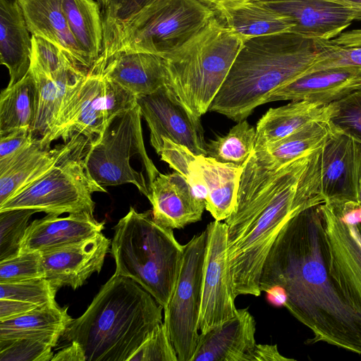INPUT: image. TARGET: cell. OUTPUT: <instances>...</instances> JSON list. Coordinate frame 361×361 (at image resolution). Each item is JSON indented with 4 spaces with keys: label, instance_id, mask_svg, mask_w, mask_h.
<instances>
[{
    "label": "cell",
    "instance_id": "obj_1",
    "mask_svg": "<svg viewBox=\"0 0 361 361\" xmlns=\"http://www.w3.org/2000/svg\"><path fill=\"white\" fill-rule=\"evenodd\" d=\"M261 291L275 293L313 338L361 355V317L330 274V252L321 204L291 218L266 258Z\"/></svg>",
    "mask_w": 361,
    "mask_h": 361
},
{
    "label": "cell",
    "instance_id": "obj_2",
    "mask_svg": "<svg viewBox=\"0 0 361 361\" xmlns=\"http://www.w3.org/2000/svg\"><path fill=\"white\" fill-rule=\"evenodd\" d=\"M321 149L276 170L260 168L250 158L244 164L235 207L224 220L235 297L260 295L264 264L281 229L302 210L325 202Z\"/></svg>",
    "mask_w": 361,
    "mask_h": 361
},
{
    "label": "cell",
    "instance_id": "obj_3",
    "mask_svg": "<svg viewBox=\"0 0 361 361\" xmlns=\"http://www.w3.org/2000/svg\"><path fill=\"white\" fill-rule=\"evenodd\" d=\"M322 41L291 32L244 41L209 111L236 122L246 119L274 91L309 71Z\"/></svg>",
    "mask_w": 361,
    "mask_h": 361
},
{
    "label": "cell",
    "instance_id": "obj_4",
    "mask_svg": "<svg viewBox=\"0 0 361 361\" xmlns=\"http://www.w3.org/2000/svg\"><path fill=\"white\" fill-rule=\"evenodd\" d=\"M163 310L135 281L114 274L61 339L78 343L86 361H129L163 322Z\"/></svg>",
    "mask_w": 361,
    "mask_h": 361
},
{
    "label": "cell",
    "instance_id": "obj_5",
    "mask_svg": "<svg viewBox=\"0 0 361 361\" xmlns=\"http://www.w3.org/2000/svg\"><path fill=\"white\" fill-rule=\"evenodd\" d=\"M111 253L117 275L135 281L164 307L176 285L184 245L173 229L157 223L151 211L130 207L114 227Z\"/></svg>",
    "mask_w": 361,
    "mask_h": 361
},
{
    "label": "cell",
    "instance_id": "obj_6",
    "mask_svg": "<svg viewBox=\"0 0 361 361\" xmlns=\"http://www.w3.org/2000/svg\"><path fill=\"white\" fill-rule=\"evenodd\" d=\"M244 40L216 16L197 35L164 58L166 86L192 114L207 111Z\"/></svg>",
    "mask_w": 361,
    "mask_h": 361
},
{
    "label": "cell",
    "instance_id": "obj_7",
    "mask_svg": "<svg viewBox=\"0 0 361 361\" xmlns=\"http://www.w3.org/2000/svg\"><path fill=\"white\" fill-rule=\"evenodd\" d=\"M199 0H155L125 24L101 56L145 52L165 58L185 44L216 17Z\"/></svg>",
    "mask_w": 361,
    "mask_h": 361
},
{
    "label": "cell",
    "instance_id": "obj_8",
    "mask_svg": "<svg viewBox=\"0 0 361 361\" xmlns=\"http://www.w3.org/2000/svg\"><path fill=\"white\" fill-rule=\"evenodd\" d=\"M106 63L100 56L86 74L70 87L51 130L40 137L44 147H50L52 142L60 138L67 142L78 134L93 144L112 119L137 104L135 96L105 77Z\"/></svg>",
    "mask_w": 361,
    "mask_h": 361
},
{
    "label": "cell",
    "instance_id": "obj_9",
    "mask_svg": "<svg viewBox=\"0 0 361 361\" xmlns=\"http://www.w3.org/2000/svg\"><path fill=\"white\" fill-rule=\"evenodd\" d=\"M141 118L137 104L117 115L102 137L88 144L85 160L90 174L102 187L129 183L147 197L149 185L159 171L147 153Z\"/></svg>",
    "mask_w": 361,
    "mask_h": 361
},
{
    "label": "cell",
    "instance_id": "obj_10",
    "mask_svg": "<svg viewBox=\"0 0 361 361\" xmlns=\"http://www.w3.org/2000/svg\"><path fill=\"white\" fill-rule=\"evenodd\" d=\"M89 142L83 140L41 178L0 205V211L32 209L37 212L94 214V192H106L90 174L85 155Z\"/></svg>",
    "mask_w": 361,
    "mask_h": 361
},
{
    "label": "cell",
    "instance_id": "obj_11",
    "mask_svg": "<svg viewBox=\"0 0 361 361\" xmlns=\"http://www.w3.org/2000/svg\"><path fill=\"white\" fill-rule=\"evenodd\" d=\"M206 246V229L184 245L176 285L164 307V323L178 361H191L200 334L198 320Z\"/></svg>",
    "mask_w": 361,
    "mask_h": 361
},
{
    "label": "cell",
    "instance_id": "obj_12",
    "mask_svg": "<svg viewBox=\"0 0 361 361\" xmlns=\"http://www.w3.org/2000/svg\"><path fill=\"white\" fill-rule=\"evenodd\" d=\"M330 252V274L361 317V226L345 202L321 204Z\"/></svg>",
    "mask_w": 361,
    "mask_h": 361
},
{
    "label": "cell",
    "instance_id": "obj_13",
    "mask_svg": "<svg viewBox=\"0 0 361 361\" xmlns=\"http://www.w3.org/2000/svg\"><path fill=\"white\" fill-rule=\"evenodd\" d=\"M207 246L203 267L202 299L198 320L200 333L235 315L225 223L214 220L207 228Z\"/></svg>",
    "mask_w": 361,
    "mask_h": 361
},
{
    "label": "cell",
    "instance_id": "obj_14",
    "mask_svg": "<svg viewBox=\"0 0 361 361\" xmlns=\"http://www.w3.org/2000/svg\"><path fill=\"white\" fill-rule=\"evenodd\" d=\"M142 117L150 131V143L159 154L163 138L186 147L195 155L207 156L201 117L190 113L166 85L137 98Z\"/></svg>",
    "mask_w": 361,
    "mask_h": 361
},
{
    "label": "cell",
    "instance_id": "obj_15",
    "mask_svg": "<svg viewBox=\"0 0 361 361\" xmlns=\"http://www.w3.org/2000/svg\"><path fill=\"white\" fill-rule=\"evenodd\" d=\"M258 1L290 19L291 32L314 40H331L361 20V9L339 0Z\"/></svg>",
    "mask_w": 361,
    "mask_h": 361
},
{
    "label": "cell",
    "instance_id": "obj_16",
    "mask_svg": "<svg viewBox=\"0 0 361 361\" xmlns=\"http://www.w3.org/2000/svg\"><path fill=\"white\" fill-rule=\"evenodd\" d=\"M111 241L102 233L80 242L41 252L45 278L57 290L76 289L99 273Z\"/></svg>",
    "mask_w": 361,
    "mask_h": 361
},
{
    "label": "cell",
    "instance_id": "obj_17",
    "mask_svg": "<svg viewBox=\"0 0 361 361\" xmlns=\"http://www.w3.org/2000/svg\"><path fill=\"white\" fill-rule=\"evenodd\" d=\"M361 144L336 131L321 149V190L325 202L357 203Z\"/></svg>",
    "mask_w": 361,
    "mask_h": 361
},
{
    "label": "cell",
    "instance_id": "obj_18",
    "mask_svg": "<svg viewBox=\"0 0 361 361\" xmlns=\"http://www.w3.org/2000/svg\"><path fill=\"white\" fill-rule=\"evenodd\" d=\"M85 138L75 135L54 148L44 147L35 137L14 155L0 160V205L49 171Z\"/></svg>",
    "mask_w": 361,
    "mask_h": 361
},
{
    "label": "cell",
    "instance_id": "obj_19",
    "mask_svg": "<svg viewBox=\"0 0 361 361\" xmlns=\"http://www.w3.org/2000/svg\"><path fill=\"white\" fill-rule=\"evenodd\" d=\"M256 322L247 309L200 333L191 361H253Z\"/></svg>",
    "mask_w": 361,
    "mask_h": 361
},
{
    "label": "cell",
    "instance_id": "obj_20",
    "mask_svg": "<svg viewBox=\"0 0 361 361\" xmlns=\"http://www.w3.org/2000/svg\"><path fill=\"white\" fill-rule=\"evenodd\" d=\"M149 192L147 199L152 206V216L159 224L180 229L202 219L205 201L195 195L187 180L178 172H159L149 185Z\"/></svg>",
    "mask_w": 361,
    "mask_h": 361
},
{
    "label": "cell",
    "instance_id": "obj_21",
    "mask_svg": "<svg viewBox=\"0 0 361 361\" xmlns=\"http://www.w3.org/2000/svg\"><path fill=\"white\" fill-rule=\"evenodd\" d=\"M361 88V67H338L305 73L274 91L267 102L290 100L329 104Z\"/></svg>",
    "mask_w": 361,
    "mask_h": 361
},
{
    "label": "cell",
    "instance_id": "obj_22",
    "mask_svg": "<svg viewBox=\"0 0 361 361\" xmlns=\"http://www.w3.org/2000/svg\"><path fill=\"white\" fill-rule=\"evenodd\" d=\"M104 228V221H98L88 212L71 213L65 217L47 214L29 224L20 253L43 252L75 243L102 232Z\"/></svg>",
    "mask_w": 361,
    "mask_h": 361
},
{
    "label": "cell",
    "instance_id": "obj_23",
    "mask_svg": "<svg viewBox=\"0 0 361 361\" xmlns=\"http://www.w3.org/2000/svg\"><path fill=\"white\" fill-rule=\"evenodd\" d=\"M32 35L42 37L64 51L80 67L93 64L74 37L63 11V0H16Z\"/></svg>",
    "mask_w": 361,
    "mask_h": 361
},
{
    "label": "cell",
    "instance_id": "obj_24",
    "mask_svg": "<svg viewBox=\"0 0 361 361\" xmlns=\"http://www.w3.org/2000/svg\"><path fill=\"white\" fill-rule=\"evenodd\" d=\"M104 73L136 98L154 92L166 82L164 59L149 53H116L106 61Z\"/></svg>",
    "mask_w": 361,
    "mask_h": 361
},
{
    "label": "cell",
    "instance_id": "obj_25",
    "mask_svg": "<svg viewBox=\"0 0 361 361\" xmlns=\"http://www.w3.org/2000/svg\"><path fill=\"white\" fill-rule=\"evenodd\" d=\"M16 0H0V62L8 70L11 87L28 73L32 36Z\"/></svg>",
    "mask_w": 361,
    "mask_h": 361
},
{
    "label": "cell",
    "instance_id": "obj_26",
    "mask_svg": "<svg viewBox=\"0 0 361 361\" xmlns=\"http://www.w3.org/2000/svg\"><path fill=\"white\" fill-rule=\"evenodd\" d=\"M216 16L244 41L291 32L292 21L258 0H238L214 8Z\"/></svg>",
    "mask_w": 361,
    "mask_h": 361
},
{
    "label": "cell",
    "instance_id": "obj_27",
    "mask_svg": "<svg viewBox=\"0 0 361 361\" xmlns=\"http://www.w3.org/2000/svg\"><path fill=\"white\" fill-rule=\"evenodd\" d=\"M331 111V103L310 101H292L270 108L257 123L254 151L281 140L312 121L329 120Z\"/></svg>",
    "mask_w": 361,
    "mask_h": 361
},
{
    "label": "cell",
    "instance_id": "obj_28",
    "mask_svg": "<svg viewBox=\"0 0 361 361\" xmlns=\"http://www.w3.org/2000/svg\"><path fill=\"white\" fill-rule=\"evenodd\" d=\"M335 132L329 120L314 121L276 142L253 151L250 159L260 168L276 170L321 149Z\"/></svg>",
    "mask_w": 361,
    "mask_h": 361
},
{
    "label": "cell",
    "instance_id": "obj_29",
    "mask_svg": "<svg viewBox=\"0 0 361 361\" xmlns=\"http://www.w3.org/2000/svg\"><path fill=\"white\" fill-rule=\"evenodd\" d=\"M197 161L206 183L205 209L215 220H225L235 207L243 166L203 155Z\"/></svg>",
    "mask_w": 361,
    "mask_h": 361
},
{
    "label": "cell",
    "instance_id": "obj_30",
    "mask_svg": "<svg viewBox=\"0 0 361 361\" xmlns=\"http://www.w3.org/2000/svg\"><path fill=\"white\" fill-rule=\"evenodd\" d=\"M30 69L37 81L39 96L37 114L31 130L34 136L38 135L43 137L51 130L68 89L87 71L74 66L53 79L33 64Z\"/></svg>",
    "mask_w": 361,
    "mask_h": 361
},
{
    "label": "cell",
    "instance_id": "obj_31",
    "mask_svg": "<svg viewBox=\"0 0 361 361\" xmlns=\"http://www.w3.org/2000/svg\"><path fill=\"white\" fill-rule=\"evenodd\" d=\"M73 320L68 314L67 307H61L56 302L49 303L18 317L0 321V339L52 335L62 336Z\"/></svg>",
    "mask_w": 361,
    "mask_h": 361
},
{
    "label": "cell",
    "instance_id": "obj_32",
    "mask_svg": "<svg viewBox=\"0 0 361 361\" xmlns=\"http://www.w3.org/2000/svg\"><path fill=\"white\" fill-rule=\"evenodd\" d=\"M100 6L94 0L62 1L68 25L93 65L103 51L104 28Z\"/></svg>",
    "mask_w": 361,
    "mask_h": 361
},
{
    "label": "cell",
    "instance_id": "obj_33",
    "mask_svg": "<svg viewBox=\"0 0 361 361\" xmlns=\"http://www.w3.org/2000/svg\"><path fill=\"white\" fill-rule=\"evenodd\" d=\"M38 87L30 69L25 76L0 95V135L20 128L32 130L38 106Z\"/></svg>",
    "mask_w": 361,
    "mask_h": 361
},
{
    "label": "cell",
    "instance_id": "obj_34",
    "mask_svg": "<svg viewBox=\"0 0 361 361\" xmlns=\"http://www.w3.org/2000/svg\"><path fill=\"white\" fill-rule=\"evenodd\" d=\"M255 137L256 129L245 119L226 135L207 143V156L222 163L243 166L254 151Z\"/></svg>",
    "mask_w": 361,
    "mask_h": 361
},
{
    "label": "cell",
    "instance_id": "obj_35",
    "mask_svg": "<svg viewBox=\"0 0 361 361\" xmlns=\"http://www.w3.org/2000/svg\"><path fill=\"white\" fill-rule=\"evenodd\" d=\"M162 148L159 154L161 159L183 176L195 195L205 201L207 188L197 161V155L186 147L163 138Z\"/></svg>",
    "mask_w": 361,
    "mask_h": 361
},
{
    "label": "cell",
    "instance_id": "obj_36",
    "mask_svg": "<svg viewBox=\"0 0 361 361\" xmlns=\"http://www.w3.org/2000/svg\"><path fill=\"white\" fill-rule=\"evenodd\" d=\"M61 336H29L0 339V361H51L52 348Z\"/></svg>",
    "mask_w": 361,
    "mask_h": 361
},
{
    "label": "cell",
    "instance_id": "obj_37",
    "mask_svg": "<svg viewBox=\"0 0 361 361\" xmlns=\"http://www.w3.org/2000/svg\"><path fill=\"white\" fill-rule=\"evenodd\" d=\"M37 212L32 209L0 211V262L20 254L30 219Z\"/></svg>",
    "mask_w": 361,
    "mask_h": 361
},
{
    "label": "cell",
    "instance_id": "obj_38",
    "mask_svg": "<svg viewBox=\"0 0 361 361\" xmlns=\"http://www.w3.org/2000/svg\"><path fill=\"white\" fill-rule=\"evenodd\" d=\"M57 289L46 278L0 283V299L20 301L37 307L55 302Z\"/></svg>",
    "mask_w": 361,
    "mask_h": 361
},
{
    "label": "cell",
    "instance_id": "obj_39",
    "mask_svg": "<svg viewBox=\"0 0 361 361\" xmlns=\"http://www.w3.org/2000/svg\"><path fill=\"white\" fill-rule=\"evenodd\" d=\"M329 122L337 132L361 144V88L331 103Z\"/></svg>",
    "mask_w": 361,
    "mask_h": 361
},
{
    "label": "cell",
    "instance_id": "obj_40",
    "mask_svg": "<svg viewBox=\"0 0 361 361\" xmlns=\"http://www.w3.org/2000/svg\"><path fill=\"white\" fill-rule=\"evenodd\" d=\"M155 0H109L103 7V50L106 49L118 30L135 15Z\"/></svg>",
    "mask_w": 361,
    "mask_h": 361
},
{
    "label": "cell",
    "instance_id": "obj_41",
    "mask_svg": "<svg viewBox=\"0 0 361 361\" xmlns=\"http://www.w3.org/2000/svg\"><path fill=\"white\" fill-rule=\"evenodd\" d=\"M32 42L31 64L51 78H57L66 70L77 65L64 51L51 42L32 35Z\"/></svg>",
    "mask_w": 361,
    "mask_h": 361
},
{
    "label": "cell",
    "instance_id": "obj_42",
    "mask_svg": "<svg viewBox=\"0 0 361 361\" xmlns=\"http://www.w3.org/2000/svg\"><path fill=\"white\" fill-rule=\"evenodd\" d=\"M45 278L41 252H21L0 262V283Z\"/></svg>",
    "mask_w": 361,
    "mask_h": 361
},
{
    "label": "cell",
    "instance_id": "obj_43",
    "mask_svg": "<svg viewBox=\"0 0 361 361\" xmlns=\"http://www.w3.org/2000/svg\"><path fill=\"white\" fill-rule=\"evenodd\" d=\"M129 361H178L176 349L164 322L155 328Z\"/></svg>",
    "mask_w": 361,
    "mask_h": 361
},
{
    "label": "cell",
    "instance_id": "obj_44",
    "mask_svg": "<svg viewBox=\"0 0 361 361\" xmlns=\"http://www.w3.org/2000/svg\"><path fill=\"white\" fill-rule=\"evenodd\" d=\"M338 67H361V46L345 47L322 40L321 51L306 73Z\"/></svg>",
    "mask_w": 361,
    "mask_h": 361
},
{
    "label": "cell",
    "instance_id": "obj_45",
    "mask_svg": "<svg viewBox=\"0 0 361 361\" xmlns=\"http://www.w3.org/2000/svg\"><path fill=\"white\" fill-rule=\"evenodd\" d=\"M35 138L32 130L27 128H17L0 135V160L14 155Z\"/></svg>",
    "mask_w": 361,
    "mask_h": 361
},
{
    "label": "cell",
    "instance_id": "obj_46",
    "mask_svg": "<svg viewBox=\"0 0 361 361\" xmlns=\"http://www.w3.org/2000/svg\"><path fill=\"white\" fill-rule=\"evenodd\" d=\"M37 307L35 305L20 301L0 299V321L18 317Z\"/></svg>",
    "mask_w": 361,
    "mask_h": 361
},
{
    "label": "cell",
    "instance_id": "obj_47",
    "mask_svg": "<svg viewBox=\"0 0 361 361\" xmlns=\"http://www.w3.org/2000/svg\"><path fill=\"white\" fill-rule=\"evenodd\" d=\"M294 359L286 357L282 355L276 345L257 344L253 361H290Z\"/></svg>",
    "mask_w": 361,
    "mask_h": 361
},
{
    "label": "cell",
    "instance_id": "obj_48",
    "mask_svg": "<svg viewBox=\"0 0 361 361\" xmlns=\"http://www.w3.org/2000/svg\"><path fill=\"white\" fill-rule=\"evenodd\" d=\"M51 361H86V357L80 345L76 341H71L54 354Z\"/></svg>",
    "mask_w": 361,
    "mask_h": 361
},
{
    "label": "cell",
    "instance_id": "obj_49",
    "mask_svg": "<svg viewBox=\"0 0 361 361\" xmlns=\"http://www.w3.org/2000/svg\"><path fill=\"white\" fill-rule=\"evenodd\" d=\"M200 1L202 2L203 4H206L207 6L211 7L212 8H214L215 6L224 4L226 2L230 1H238V0H199Z\"/></svg>",
    "mask_w": 361,
    "mask_h": 361
},
{
    "label": "cell",
    "instance_id": "obj_50",
    "mask_svg": "<svg viewBox=\"0 0 361 361\" xmlns=\"http://www.w3.org/2000/svg\"><path fill=\"white\" fill-rule=\"evenodd\" d=\"M343 3L361 9V0H339Z\"/></svg>",
    "mask_w": 361,
    "mask_h": 361
},
{
    "label": "cell",
    "instance_id": "obj_51",
    "mask_svg": "<svg viewBox=\"0 0 361 361\" xmlns=\"http://www.w3.org/2000/svg\"><path fill=\"white\" fill-rule=\"evenodd\" d=\"M357 203H358V205L360 207H361V166H360V170L359 181H358Z\"/></svg>",
    "mask_w": 361,
    "mask_h": 361
},
{
    "label": "cell",
    "instance_id": "obj_52",
    "mask_svg": "<svg viewBox=\"0 0 361 361\" xmlns=\"http://www.w3.org/2000/svg\"><path fill=\"white\" fill-rule=\"evenodd\" d=\"M97 1L103 8V7H104L108 4L109 0H97Z\"/></svg>",
    "mask_w": 361,
    "mask_h": 361
}]
</instances>
